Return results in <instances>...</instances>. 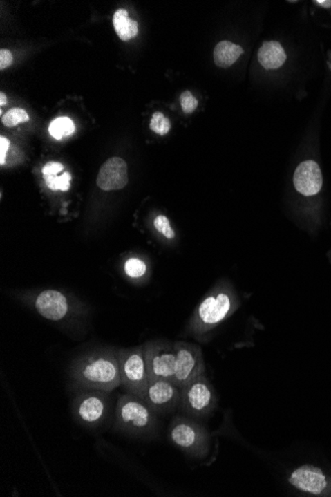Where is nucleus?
Here are the masks:
<instances>
[{
    "mask_svg": "<svg viewBox=\"0 0 331 497\" xmlns=\"http://www.w3.org/2000/svg\"><path fill=\"white\" fill-rule=\"evenodd\" d=\"M68 378L77 389L115 391L120 386L117 350L106 348L79 355L70 364Z\"/></svg>",
    "mask_w": 331,
    "mask_h": 497,
    "instance_id": "f257e3e1",
    "label": "nucleus"
},
{
    "mask_svg": "<svg viewBox=\"0 0 331 497\" xmlns=\"http://www.w3.org/2000/svg\"><path fill=\"white\" fill-rule=\"evenodd\" d=\"M158 415L145 401L132 394H121L114 414V430L127 436L151 439L158 431Z\"/></svg>",
    "mask_w": 331,
    "mask_h": 497,
    "instance_id": "f03ea898",
    "label": "nucleus"
},
{
    "mask_svg": "<svg viewBox=\"0 0 331 497\" xmlns=\"http://www.w3.org/2000/svg\"><path fill=\"white\" fill-rule=\"evenodd\" d=\"M238 306L239 299L234 286L228 282H220L196 309L189 323V330L196 336L207 334L234 314Z\"/></svg>",
    "mask_w": 331,
    "mask_h": 497,
    "instance_id": "7ed1b4c3",
    "label": "nucleus"
},
{
    "mask_svg": "<svg viewBox=\"0 0 331 497\" xmlns=\"http://www.w3.org/2000/svg\"><path fill=\"white\" fill-rule=\"evenodd\" d=\"M168 436L173 446L193 458L202 459L211 449V435L207 428L185 415L173 419Z\"/></svg>",
    "mask_w": 331,
    "mask_h": 497,
    "instance_id": "20e7f679",
    "label": "nucleus"
},
{
    "mask_svg": "<svg viewBox=\"0 0 331 497\" xmlns=\"http://www.w3.org/2000/svg\"><path fill=\"white\" fill-rule=\"evenodd\" d=\"M113 408L111 392L77 389L72 403L75 420L84 427L95 429L106 423Z\"/></svg>",
    "mask_w": 331,
    "mask_h": 497,
    "instance_id": "39448f33",
    "label": "nucleus"
},
{
    "mask_svg": "<svg viewBox=\"0 0 331 497\" xmlns=\"http://www.w3.org/2000/svg\"><path fill=\"white\" fill-rule=\"evenodd\" d=\"M218 396L209 378L200 375L181 388V400L178 409L185 416L205 419L216 410Z\"/></svg>",
    "mask_w": 331,
    "mask_h": 497,
    "instance_id": "423d86ee",
    "label": "nucleus"
},
{
    "mask_svg": "<svg viewBox=\"0 0 331 497\" xmlns=\"http://www.w3.org/2000/svg\"><path fill=\"white\" fill-rule=\"evenodd\" d=\"M120 386L126 393L143 398L150 379L144 359L143 346L117 350Z\"/></svg>",
    "mask_w": 331,
    "mask_h": 497,
    "instance_id": "0eeeda50",
    "label": "nucleus"
},
{
    "mask_svg": "<svg viewBox=\"0 0 331 497\" xmlns=\"http://www.w3.org/2000/svg\"><path fill=\"white\" fill-rule=\"evenodd\" d=\"M143 346L144 359L149 379L173 382L176 371V352L173 344L165 341H151Z\"/></svg>",
    "mask_w": 331,
    "mask_h": 497,
    "instance_id": "6e6552de",
    "label": "nucleus"
},
{
    "mask_svg": "<svg viewBox=\"0 0 331 497\" xmlns=\"http://www.w3.org/2000/svg\"><path fill=\"white\" fill-rule=\"evenodd\" d=\"M176 371L173 382L179 388L205 375V364L202 348L195 344L176 341Z\"/></svg>",
    "mask_w": 331,
    "mask_h": 497,
    "instance_id": "1a4fd4ad",
    "label": "nucleus"
},
{
    "mask_svg": "<svg viewBox=\"0 0 331 497\" xmlns=\"http://www.w3.org/2000/svg\"><path fill=\"white\" fill-rule=\"evenodd\" d=\"M142 399L157 415L170 414L179 408L181 388L170 380H151Z\"/></svg>",
    "mask_w": 331,
    "mask_h": 497,
    "instance_id": "9d476101",
    "label": "nucleus"
},
{
    "mask_svg": "<svg viewBox=\"0 0 331 497\" xmlns=\"http://www.w3.org/2000/svg\"><path fill=\"white\" fill-rule=\"evenodd\" d=\"M289 482L305 494L321 496L330 487V482L319 467L305 465L290 474Z\"/></svg>",
    "mask_w": 331,
    "mask_h": 497,
    "instance_id": "9b49d317",
    "label": "nucleus"
},
{
    "mask_svg": "<svg viewBox=\"0 0 331 497\" xmlns=\"http://www.w3.org/2000/svg\"><path fill=\"white\" fill-rule=\"evenodd\" d=\"M129 184L126 162L120 157H111L100 169L97 178L98 188L102 191H117Z\"/></svg>",
    "mask_w": 331,
    "mask_h": 497,
    "instance_id": "f8f14e48",
    "label": "nucleus"
},
{
    "mask_svg": "<svg viewBox=\"0 0 331 497\" xmlns=\"http://www.w3.org/2000/svg\"><path fill=\"white\" fill-rule=\"evenodd\" d=\"M36 311L46 320H63L70 312V303L62 292L48 289L39 293L35 299Z\"/></svg>",
    "mask_w": 331,
    "mask_h": 497,
    "instance_id": "ddd939ff",
    "label": "nucleus"
},
{
    "mask_svg": "<svg viewBox=\"0 0 331 497\" xmlns=\"http://www.w3.org/2000/svg\"><path fill=\"white\" fill-rule=\"evenodd\" d=\"M296 190L305 197L316 195L323 185V173L319 164L314 160L301 162L294 174Z\"/></svg>",
    "mask_w": 331,
    "mask_h": 497,
    "instance_id": "4468645a",
    "label": "nucleus"
},
{
    "mask_svg": "<svg viewBox=\"0 0 331 497\" xmlns=\"http://www.w3.org/2000/svg\"><path fill=\"white\" fill-rule=\"evenodd\" d=\"M286 60V52L277 41L265 42L258 51V61L267 70L278 69Z\"/></svg>",
    "mask_w": 331,
    "mask_h": 497,
    "instance_id": "2eb2a0df",
    "label": "nucleus"
},
{
    "mask_svg": "<svg viewBox=\"0 0 331 497\" xmlns=\"http://www.w3.org/2000/svg\"><path fill=\"white\" fill-rule=\"evenodd\" d=\"M243 49L239 45L229 42V41H221L214 51V60L216 65L220 68H228L234 65L235 62L238 60L239 57L243 54Z\"/></svg>",
    "mask_w": 331,
    "mask_h": 497,
    "instance_id": "dca6fc26",
    "label": "nucleus"
},
{
    "mask_svg": "<svg viewBox=\"0 0 331 497\" xmlns=\"http://www.w3.org/2000/svg\"><path fill=\"white\" fill-rule=\"evenodd\" d=\"M113 27L118 37L122 41H129L138 34V24L130 19L126 9H118L113 15Z\"/></svg>",
    "mask_w": 331,
    "mask_h": 497,
    "instance_id": "f3484780",
    "label": "nucleus"
},
{
    "mask_svg": "<svg viewBox=\"0 0 331 497\" xmlns=\"http://www.w3.org/2000/svg\"><path fill=\"white\" fill-rule=\"evenodd\" d=\"M75 131V123L68 118H58L51 122L49 126V132L54 138L60 139L72 135Z\"/></svg>",
    "mask_w": 331,
    "mask_h": 497,
    "instance_id": "a211bd4d",
    "label": "nucleus"
},
{
    "mask_svg": "<svg viewBox=\"0 0 331 497\" xmlns=\"http://www.w3.org/2000/svg\"><path fill=\"white\" fill-rule=\"evenodd\" d=\"M46 186L52 191H67L70 188V173L64 172L63 174L58 176V175H49V176H44Z\"/></svg>",
    "mask_w": 331,
    "mask_h": 497,
    "instance_id": "6ab92c4d",
    "label": "nucleus"
},
{
    "mask_svg": "<svg viewBox=\"0 0 331 497\" xmlns=\"http://www.w3.org/2000/svg\"><path fill=\"white\" fill-rule=\"evenodd\" d=\"M29 120H30V118H29L26 111L19 109V107L11 109L1 118V122L6 127H15L19 123L29 122Z\"/></svg>",
    "mask_w": 331,
    "mask_h": 497,
    "instance_id": "aec40b11",
    "label": "nucleus"
},
{
    "mask_svg": "<svg viewBox=\"0 0 331 497\" xmlns=\"http://www.w3.org/2000/svg\"><path fill=\"white\" fill-rule=\"evenodd\" d=\"M125 274L133 279L143 277L147 272V265L145 262L136 257H131L124 264Z\"/></svg>",
    "mask_w": 331,
    "mask_h": 497,
    "instance_id": "412c9836",
    "label": "nucleus"
},
{
    "mask_svg": "<svg viewBox=\"0 0 331 497\" xmlns=\"http://www.w3.org/2000/svg\"><path fill=\"white\" fill-rule=\"evenodd\" d=\"M172 124L170 120L162 113H155L150 122V129L159 135L164 136L169 133Z\"/></svg>",
    "mask_w": 331,
    "mask_h": 497,
    "instance_id": "4be33fe9",
    "label": "nucleus"
},
{
    "mask_svg": "<svg viewBox=\"0 0 331 497\" xmlns=\"http://www.w3.org/2000/svg\"><path fill=\"white\" fill-rule=\"evenodd\" d=\"M154 227L159 234H161L169 241L175 238V232L171 227L170 221L168 220L166 216H157L154 220Z\"/></svg>",
    "mask_w": 331,
    "mask_h": 497,
    "instance_id": "5701e85b",
    "label": "nucleus"
},
{
    "mask_svg": "<svg viewBox=\"0 0 331 497\" xmlns=\"http://www.w3.org/2000/svg\"><path fill=\"white\" fill-rule=\"evenodd\" d=\"M180 102H181L182 111L187 115L193 113L198 109V100L193 97V93L189 91H186V92L182 93L181 97H180Z\"/></svg>",
    "mask_w": 331,
    "mask_h": 497,
    "instance_id": "b1692460",
    "label": "nucleus"
},
{
    "mask_svg": "<svg viewBox=\"0 0 331 497\" xmlns=\"http://www.w3.org/2000/svg\"><path fill=\"white\" fill-rule=\"evenodd\" d=\"M64 170L63 164L60 162H48L43 167V176H49V175H58Z\"/></svg>",
    "mask_w": 331,
    "mask_h": 497,
    "instance_id": "393cba45",
    "label": "nucleus"
},
{
    "mask_svg": "<svg viewBox=\"0 0 331 497\" xmlns=\"http://www.w3.org/2000/svg\"><path fill=\"white\" fill-rule=\"evenodd\" d=\"M9 147H10V141H9V139L1 136V138H0V165L1 166L6 164Z\"/></svg>",
    "mask_w": 331,
    "mask_h": 497,
    "instance_id": "a878e982",
    "label": "nucleus"
},
{
    "mask_svg": "<svg viewBox=\"0 0 331 497\" xmlns=\"http://www.w3.org/2000/svg\"><path fill=\"white\" fill-rule=\"evenodd\" d=\"M13 63L12 53L8 49L0 51V70L6 69Z\"/></svg>",
    "mask_w": 331,
    "mask_h": 497,
    "instance_id": "bb28decb",
    "label": "nucleus"
},
{
    "mask_svg": "<svg viewBox=\"0 0 331 497\" xmlns=\"http://www.w3.org/2000/svg\"><path fill=\"white\" fill-rule=\"evenodd\" d=\"M316 3L319 4V6H323V8H330L331 6V1H328V0H317Z\"/></svg>",
    "mask_w": 331,
    "mask_h": 497,
    "instance_id": "cd10ccee",
    "label": "nucleus"
},
{
    "mask_svg": "<svg viewBox=\"0 0 331 497\" xmlns=\"http://www.w3.org/2000/svg\"><path fill=\"white\" fill-rule=\"evenodd\" d=\"M8 104V97L3 93H0V106H4Z\"/></svg>",
    "mask_w": 331,
    "mask_h": 497,
    "instance_id": "c85d7f7f",
    "label": "nucleus"
}]
</instances>
